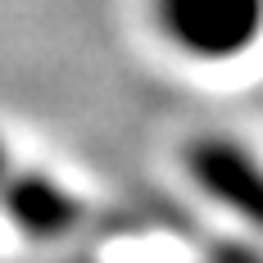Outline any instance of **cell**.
<instances>
[{
  "instance_id": "obj_2",
  "label": "cell",
  "mask_w": 263,
  "mask_h": 263,
  "mask_svg": "<svg viewBox=\"0 0 263 263\" xmlns=\"http://www.w3.org/2000/svg\"><path fill=\"white\" fill-rule=\"evenodd\" d=\"M186 168L218 204L263 232V163L254 155H245L232 141H195Z\"/></svg>"
},
{
  "instance_id": "obj_4",
  "label": "cell",
  "mask_w": 263,
  "mask_h": 263,
  "mask_svg": "<svg viewBox=\"0 0 263 263\" xmlns=\"http://www.w3.org/2000/svg\"><path fill=\"white\" fill-rule=\"evenodd\" d=\"M0 182H5V145H0Z\"/></svg>"
},
{
  "instance_id": "obj_1",
  "label": "cell",
  "mask_w": 263,
  "mask_h": 263,
  "mask_svg": "<svg viewBox=\"0 0 263 263\" xmlns=\"http://www.w3.org/2000/svg\"><path fill=\"white\" fill-rule=\"evenodd\" d=\"M155 18L191 59H236L263 36V0H155Z\"/></svg>"
},
{
  "instance_id": "obj_3",
  "label": "cell",
  "mask_w": 263,
  "mask_h": 263,
  "mask_svg": "<svg viewBox=\"0 0 263 263\" xmlns=\"http://www.w3.org/2000/svg\"><path fill=\"white\" fill-rule=\"evenodd\" d=\"M5 209L9 218L32 232V236H68L73 227L86 222V204H82L78 195H68V191H59L54 182L46 177H23V182H14L5 191Z\"/></svg>"
}]
</instances>
